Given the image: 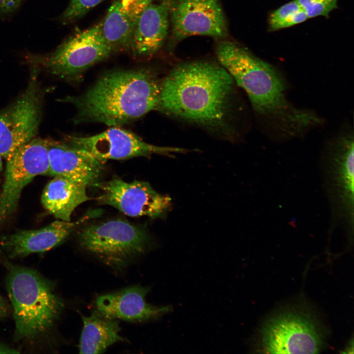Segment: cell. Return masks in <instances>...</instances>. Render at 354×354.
Wrapping results in <instances>:
<instances>
[{
	"label": "cell",
	"instance_id": "obj_1",
	"mask_svg": "<svg viewBox=\"0 0 354 354\" xmlns=\"http://www.w3.org/2000/svg\"><path fill=\"white\" fill-rule=\"evenodd\" d=\"M236 85L220 64L180 63L162 79L156 110L233 140L238 134L236 122L242 111Z\"/></svg>",
	"mask_w": 354,
	"mask_h": 354
},
{
	"label": "cell",
	"instance_id": "obj_2",
	"mask_svg": "<svg viewBox=\"0 0 354 354\" xmlns=\"http://www.w3.org/2000/svg\"><path fill=\"white\" fill-rule=\"evenodd\" d=\"M215 52L219 63L246 92L255 114L268 128L291 138L321 123L314 112L288 100L286 83L275 67L229 41L218 43Z\"/></svg>",
	"mask_w": 354,
	"mask_h": 354
},
{
	"label": "cell",
	"instance_id": "obj_3",
	"mask_svg": "<svg viewBox=\"0 0 354 354\" xmlns=\"http://www.w3.org/2000/svg\"><path fill=\"white\" fill-rule=\"evenodd\" d=\"M162 81L147 68L110 71L83 94L67 97L64 101L75 106V123L118 126L157 109Z\"/></svg>",
	"mask_w": 354,
	"mask_h": 354
},
{
	"label": "cell",
	"instance_id": "obj_4",
	"mask_svg": "<svg viewBox=\"0 0 354 354\" xmlns=\"http://www.w3.org/2000/svg\"><path fill=\"white\" fill-rule=\"evenodd\" d=\"M6 264V288L13 309L16 338L35 340L53 326L62 311V301L53 284L38 272Z\"/></svg>",
	"mask_w": 354,
	"mask_h": 354
},
{
	"label": "cell",
	"instance_id": "obj_5",
	"mask_svg": "<svg viewBox=\"0 0 354 354\" xmlns=\"http://www.w3.org/2000/svg\"><path fill=\"white\" fill-rule=\"evenodd\" d=\"M114 52L105 39L101 21L76 31L50 54L29 56L28 61L39 70L44 69L62 79L74 81Z\"/></svg>",
	"mask_w": 354,
	"mask_h": 354
},
{
	"label": "cell",
	"instance_id": "obj_6",
	"mask_svg": "<svg viewBox=\"0 0 354 354\" xmlns=\"http://www.w3.org/2000/svg\"><path fill=\"white\" fill-rule=\"evenodd\" d=\"M354 142L352 130L342 131L329 144L322 163L334 223L342 224L350 236L354 231Z\"/></svg>",
	"mask_w": 354,
	"mask_h": 354
},
{
	"label": "cell",
	"instance_id": "obj_7",
	"mask_svg": "<svg viewBox=\"0 0 354 354\" xmlns=\"http://www.w3.org/2000/svg\"><path fill=\"white\" fill-rule=\"evenodd\" d=\"M78 237L84 249L118 269L144 252L149 243L144 230L121 219L87 225L80 230Z\"/></svg>",
	"mask_w": 354,
	"mask_h": 354
},
{
	"label": "cell",
	"instance_id": "obj_8",
	"mask_svg": "<svg viewBox=\"0 0 354 354\" xmlns=\"http://www.w3.org/2000/svg\"><path fill=\"white\" fill-rule=\"evenodd\" d=\"M39 69L31 66L26 88L0 110V155L6 160L21 146L36 137L43 115L45 93Z\"/></svg>",
	"mask_w": 354,
	"mask_h": 354
},
{
	"label": "cell",
	"instance_id": "obj_9",
	"mask_svg": "<svg viewBox=\"0 0 354 354\" xmlns=\"http://www.w3.org/2000/svg\"><path fill=\"white\" fill-rule=\"evenodd\" d=\"M323 337L315 321L295 310L269 319L261 330V350L269 354H315L321 350Z\"/></svg>",
	"mask_w": 354,
	"mask_h": 354
},
{
	"label": "cell",
	"instance_id": "obj_10",
	"mask_svg": "<svg viewBox=\"0 0 354 354\" xmlns=\"http://www.w3.org/2000/svg\"><path fill=\"white\" fill-rule=\"evenodd\" d=\"M49 168L47 139L35 137L6 160L0 191V228L15 212L24 188Z\"/></svg>",
	"mask_w": 354,
	"mask_h": 354
},
{
	"label": "cell",
	"instance_id": "obj_11",
	"mask_svg": "<svg viewBox=\"0 0 354 354\" xmlns=\"http://www.w3.org/2000/svg\"><path fill=\"white\" fill-rule=\"evenodd\" d=\"M170 21L172 45L193 35L223 38L228 34L219 0H172Z\"/></svg>",
	"mask_w": 354,
	"mask_h": 354
},
{
	"label": "cell",
	"instance_id": "obj_12",
	"mask_svg": "<svg viewBox=\"0 0 354 354\" xmlns=\"http://www.w3.org/2000/svg\"><path fill=\"white\" fill-rule=\"evenodd\" d=\"M93 185L100 190L96 198L98 202L113 206L131 217H162L171 206V198L157 192L147 182H127L114 178Z\"/></svg>",
	"mask_w": 354,
	"mask_h": 354
},
{
	"label": "cell",
	"instance_id": "obj_13",
	"mask_svg": "<svg viewBox=\"0 0 354 354\" xmlns=\"http://www.w3.org/2000/svg\"><path fill=\"white\" fill-rule=\"evenodd\" d=\"M65 142L87 151L104 163L109 159H125L154 154L169 155L188 151L182 148L148 144L135 134L117 126L88 137L68 136Z\"/></svg>",
	"mask_w": 354,
	"mask_h": 354
},
{
	"label": "cell",
	"instance_id": "obj_14",
	"mask_svg": "<svg viewBox=\"0 0 354 354\" xmlns=\"http://www.w3.org/2000/svg\"><path fill=\"white\" fill-rule=\"evenodd\" d=\"M49 168L46 176H59L79 183L97 182L104 163L87 151L66 142L47 139Z\"/></svg>",
	"mask_w": 354,
	"mask_h": 354
},
{
	"label": "cell",
	"instance_id": "obj_15",
	"mask_svg": "<svg viewBox=\"0 0 354 354\" xmlns=\"http://www.w3.org/2000/svg\"><path fill=\"white\" fill-rule=\"evenodd\" d=\"M92 216H84L75 222L58 219L40 229L19 231L1 238V249L12 259L46 252L62 243L75 228Z\"/></svg>",
	"mask_w": 354,
	"mask_h": 354
},
{
	"label": "cell",
	"instance_id": "obj_16",
	"mask_svg": "<svg viewBox=\"0 0 354 354\" xmlns=\"http://www.w3.org/2000/svg\"><path fill=\"white\" fill-rule=\"evenodd\" d=\"M149 288L136 285L98 296L97 311L110 319L143 322L158 318L171 310L169 306H156L148 303L146 296Z\"/></svg>",
	"mask_w": 354,
	"mask_h": 354
},
{
	"label": "cell",
	"instance_id": "obj_17",
	"mask_svg": "<svg viewBox=\"0 0 354 354\" xmlns=\"http://www.w3.org/2000/svg\"><path fill=\"white\" fill-rule=\"evenodd\" d=\"M172 1L151 3L142 13L133 30L128 47L134 56L149 58L162 48L169 31Z\"/></svg>",
	"mask_w": 354,
	"mask_h": 354
},
{
	"label": "cell",
	"instance_id": "obj_18",
	"mask_svg": "<svg viewBox=\"0 0 354 354\" xmlns=\"http://www.w3.org/2000/svg\"><path fill=\"white\" fill-rule=\"evenodd\" d=\"M153 0H116L104 19L102 30L114 51L128 48L134 27L146 8Z\"/></svg>",
	"mask_w": 354,
	"mask_h": 354
},
{
	"label": "cell",
	"instance_id": "obj_19",
	"mask_svg": "<svg viewBox=\"0 0 354 354\" xmlns=\"http://www.w3.org/2000/svg\"><path fill=\"white\" fill-rule=\"evenodd\" d=\"M87 185L62 176H54L43 191L41 202L44 209L56 219L71 221L74 210L90 200Z\"/></svg>",
	"mask_w": 354,
	"mask_h": 354
},
{
	"label": "cell",
	"instance_id": "obj_20",
	"mask_svg": "<svg viewBox=\"0 0 354 354\" xmlns=\"http://www.w3.org/2000/svg\"><path fill=\"white\" fill-rule=\"evenodd\" d=\"M84 326L81 333L80 354H102L113 344L123 340L116 319L107 318L98 312L82 317Z\"/></svg>",
	"mask_w": 354,
	"mask_h": 354
},
{
	"label": "cell",
	"instance_id": "obj_21",
	"mask_svg": "<svg viewBox=\"0 0 354 354\" xmlns=\"http://www.w3.org/2000/svg\"><path fill=\"white\" fill-rule=\"evenodd\" d=\"M308 18L297 0L291 1L273 11L268 18L269 30L273 31L304 22Z\"/></svg>",
	"mask_w": 354,
	"mask_h": 354
},
{
	"label": "cell",
	"instance_id": "obj_22",
	"mask_svg": "<svg viewBox=\"0 0 354 354\" xmlns=\"http://www.w3.org/2000/svg\"><path fill=\"white\" fill-rule=\"evenodd\" d=\"M104 0H70L59 18L63 24H69L82 18Z\"/></svg>",
	"mask_w": 354,
	"mask_h": 354
},
{
	"label": "cell",
	"instance_id": "obj_23",
	"mask_svg": "<svg viewBox=\"0 0 354 354\" xmlns=\"http://www.w3.org/2000/svg\"><path fill=\"white\" fill-rule=\"evenodd\" d=\"M308 18L318 16L329 17V13L338 8V0H297Z\"/></svg>",
	"mask_w": 354,
	"mask_h": 354
},
{
	"label": "cell",
	"instance_id": "obj_24",
	"mask_svg": "<svg viewBox=\"0 0 354 354\" xmlns=\"http://www.w3.org/2000/svg\"><path fill=\"white\" fill-rule=\"evenodd\" d=\"M23 0H0V14H8L14 12Z\"/></svg>",
	"mask_w": 354,
	"mask_h": 354
},
{
	"label": "cell",
	"instance_id": "obj_25",
	"mask_svg": "<svg viewBox=\"0 0 354 354\" xmlns=\"http://www.w3.org/2000/svg\"><path fill=\"white\" fill-rule=\"evenodd\" d=\"M19 352L17 351L16 350L14 349L7 346L4 344L0 342V354H7V353H18Z\"/></svg>",
	"mask_w": 354,
	"mask_h": 354
},
{
	"label": "cell",
	"instance_id": "obj_26",
	"mask_svg": "<svg viewBox=\"0 0 354 354\" xmlns=\"http://www.w3.org/2000/svg\"><path fill=\"white\" fill-rule=\"evenodd\" d=\"M6 313V305L0 296V319L3 318Z\"/></svg>",
	"mask_w": 354,
	"mask_h": 354
},
{
	"label": "cell",
	"instance_id": "obj_27",
	"mask_svg": "<svg viewBox=\"0 0 354 354\" xmlns=\"http://www.w3.org/2000/svg\"><path fill=\"white\" fill-rule=\"evenodd\" d=\"M3 167H2V157L0 155V172H1L2 171Z\"/></svg>",
	"mask_w": 354,
	"mask_h": 354
},
{
	"label": "cell",
	"instance_id": "obj_28",
	"mask_svg": "<svg viewBox=\"0 0 354 354\" xmlns=\"http://www.w3.org/2000/svg\"><path fill=\"white\" fill-rule=\"evenodd\" d=\"M0 184H1V181H0V188H1Z\"/></svg>",
	"mask_w": 354,
	"mask_h": 354
}]
</instances>
